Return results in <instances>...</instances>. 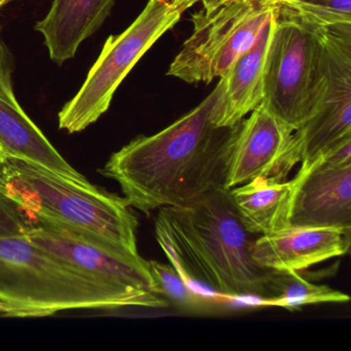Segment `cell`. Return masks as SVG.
I'll list each match as a JSON object with an SVG mask.
<instances>
[{"instance_id":"obj_1","label":"cell","mask_w":351,"mask_h":351,"mask_svg":"<svg viewBox=\"0 0 351 351\" xmlns=\"http://www.w3.org/2000/svg\"><path fill=\"white\" fill-rule=\"evenodd\" d=\"M217 93V86L173 124L151 136H137L110 156L101 173L120 184L131 207L149 215L162 207L189 206L226 188L240 122L213 124Z\"/></svg>"},{"instance_id":"obj_9","label":"cell","mask_w":351,"mask_h":351,"mask_svg":"<svg viewBox=\"0 0 351 351\" xmlns=\"http://www.w3.org/2000/svg\"><path fill=\"white\" fill-rule=\"evenodd\" d=\"M300 162L301 145L297 133L262 102L239 123L226 188L256 178L282 182Z\"/></svg>"},{"instance_id":"obj_2","label":"cell","mask_w":351,"mask_h":351,"mask_svg":"<svg viewBox=\"0 0 351 351\" xmlns=\"http://www.w3.org/2000/svg\"><path fill=\"white\" fill-rule=\"evenodd\" d=\"M156 237L166 256L189 282L228 298L270 297L272 270L252 256L258 237L240 221L229 189L217 188L194 204L162 207ZM199 287V285H198Z\"/></svg>"},{"instance_id":"obj_14","label":"cell","mask_w":351,"mask_h":351,"mask_svg":"<svg viewBox=\"0 0 351 351\" xmlns=\"http://www.w3.org/2000/svg\"><path fill=\"white\" fill-rule=\"evenodd\" d=\"M273 19L263 28L258 40L230 67L217 84L219 93L213 108L217 127H233L264 100L267 51L272 36Z\"/></svg>"},{"instance_id":"obj_17","label":"cell","mask_w":351,"mask_h":351,"mask_svg":"<svg viewBox=\"0 0 351 351\" xmlns=\"http://www.w3.org/2000/svg\"><path fill=\"white\" fill-rule=\"evenodd\" d=\"M149 271L158 291L170 305L194 314H213L221 312L226 306L223 298L210 295L200 287L189 282L172 264L149 261Z\"/></svg>"},{"instance_id":"obj_12","label":"cell","mask_w":351,"mask_h":351,"mask_svg":"<svg viewBox=\"0 0 351 351\" xmlns=\"http://www.w3.org/2000/svg\"><path fill=\"white\" fill-rule=\"evenodd\" d=\"M15 67L13 53L0 27V152L8 157L38 164L83 186H93L69 165L20 106L13 88Z\"/></svg>"},{"instance_id":"obj_23","label":"cell","mask_w":351,"mask_h":351,"mask_svg":"<svg viewBox=\"0 0 351 351\" xmlns=\"http://www.w3.org/2000/svg\"><path fill=\"white\" fill-rule=\"evenodd\" d=\"M10 0H0V9L3 7V5H7L9 3Z\"/></svg>"},{"instance_id":"obj_11","label":"cell","mask_w":351,"mask_h":351,"mask_svg":"<svg viewBox=\"0 0 351 351\" xmlns=\"http://www.w3.org/2000/svg\"><path fill=\"white\" fill-rule=\"evenodd\" d=\"M26 237L49 254L84 272L117 285L160 295L149 271V261L143 256H127L95 238L45 226H32Z\"/></svg>"},{"instance_id":"obj_5","label":"cell","mask_w":351,"mask_h":351,"mask_svg":"<svg viewBox=\"0 0 351 351\" xmlns=\"http://www.w3.org/2000/svg\"><path fill=\"white\" fill-rule=\"evenodd\" d=\"M328 82L322 22L281 3L267 51L263 104L297 131L315 114Z\"/></svg>"},{"instance_id":"obj_3","label":"cell","mask_w":351,"mask_h":351,"mask_svg":"<svg viewBox=\"0 0 351 351\" xmlns=\"http://www.w3.org/2000/svg\"><path fill=\"white\" fill-rule=\"evenodd\" d=\"M165 298L84 272L49 254L26 235L0 236V314L45 317L75 309H161Z\"/></svg>"},{"instance_id":"obj_7","label":"cell","mask_w":351,"mask_h":351,"mask_svg":"<svg viewBox=\"0 0 351 351\" xmlns=\"http://www.w3.org/2000/svg\"><path fill=\"white\" fill-rule=\"evenodd\" d=\"M280 0H226L193 15L192 36L170 65L168 75L189 84L223 77L254 46L274 17Z\"/></svg>"},{"instance_id":"obj_13","label":"cell","mask_w":351,"mask_h":351,"mask_svg":"<svg viewBox=\"0 0 351 351\" xmlns=\"http://www.w3.org/2000/svg\"><path fill=\"white\" fill-rule=\"evenodd\" d=\"M350 236L349 229L289 227L270 235L258 236L252 256L269 270L300 272L347 254Z\"/></svg>"},{"instance_id":"obj_15","label":"cell","mask_w":351,"mask_h":351,"mask_svg":"<svg viewBox=\"0 0 351 351\" xmlns=\"http://www.w3.org/2000/svg\"><path fill=\"white\" fill-rule=\"evenodd\" d=\"M114 3L116 0H53L46 17L34 26L51 60L62 65L73 59L82 43L104 25Z\"/></svg>"},{"instance_id":"obj_19","label":"cell","mask_w":351,"mask_h":351,"mask_svg":"<svg viewBox=\"0 0 351 351\" xmlns=\"http://www.w3.org/2000/svg\"><path fill=\"white\" fill-rule=\"evenodd\" d=\"M283 3L322 23H351V0H285Z\"/></svg>"},{"instance_id":"obj_21","label":"cell","mask_w":351,"mask_h":351,"mask_svg":"<svg viewBox=\"0 0 351 351\" xmlns=\"http://www.w3.org/2000/svg\"><path fill=\"white\" fill-rule=\"evenodd\" d=\"M8 174L5 156L0 152V192L7 194Z\"/></svg>"},{"instance_id":"obj_24","label":"cell","mask_w":351,"mask_h":351,"mask_svg":"<svg viewBox=\"0 0 351 351\" xmlns=\"http://www.w3.org/2000/svg\"><path fill=\"white\" fill-rule=\"evenodd\" d=\"M280 1H282V3H283V1H285V0H280Z\"/></svg>"},{"instance_id":"obj_22","label":"cell","mask_w":351,"mask_h":351,"mask_svg":"<svg viewBox=\"0 0 351 351\" xmlns=\"http://www.w3.org/2000/svg\"><path fill=\"white\" fill-rule=\"evenodd\" d=\"M202 1L204 9L209 11V10L215 9V8L219 7L221 3H225L226 0H200Z\"/></svg>"},{"instance_id":"obj_8","label":"cell","mask_w":351,"mask_h":351,"mask_svg":"<svg viewBox=\"0 0 351 351\" xmlns=\"http://www.w3.org/2000/svg\"><path fill=\"white\" fill-rule=\"evenodd\" d=\"M322 29L328 82L315 114L295 131L301 168L351 141V23H322Z\"/></svg>"},{"instance_id":"obj_18","label":"cell","mask_w":351,"mask_h":351,"mask_svg":"<svg viewBox=\"0 0 351 351\" xmlns=\"http://www.w3.org/2000/svg\"><path fill=\"white\" fill-rule=\"evenodd\" d=\"M270 297L263 305L278 306L289 310L322 303H347L348 295L328 285H317L295 271H275L269 281Z\"/></svg>"},{"instance_id":"obj_10","label":"cell","mask_w":351,"mask_h":351,"mask_svg":"<svg viewBox=\"0 0 351 351\" xmlns=\"http://www.w3.org/2000/svg\"><path fill=\"white\" fill-rule=\"evenodd\" d=\"M291 227L351 230V141L295 176Z\"/></svg>"},{"instance_id":"obj_6","label":"cell","mask_w":351,"mask_h":351,"mask_svg":"<svg viewBox=\"0 0 351 351\" xmlns=\"http://www.w3.org/2000/svg\"><path fill=\"white\" fill-rule=\"evenodd\" d=\"M198 1L149 0L125 32L106 40L81 89L59 112V128L71 134L82 132L106 114L119 86L141 57Z\"/></svg>"},{"instance_id":"obj_20","label":"cell","mask_w":351,"mask_h":351,"mask_svg":"<svg viewBox=\"0 0 351 351\" xmlns=\"http://www.w3.org/2000/svg\"><path fill=\"white\" fill-rule=\"evenodd\" d=\"M29 213L0 192V236L26 235L32 227Z\"/></svg>"},{"instance_id":"obj_16","label":"cell","mask_w":351,"mask_h":351,"mask_svg":"<svg viewBox=\"0 0 351 351\" xmlns=\"http://www.w3.org/2000/svg\"><path fill=\"white\" fill-rule=\"evenodd\" d=\"M295 189V178L282 182L256 178L229 189V194L245 229L263 236L291 227L289 213Z\"/></svg>"},{"instance_id":"obj_25","label":"cell","mask_w":351,"mask_h":351,"mask_svg":"<svg viewBox=\"0 0 351 351\" xmlns=\"http://www.w3.org/2000/svg\"><path fill=\"white\" fill-rule=\"evenodd\" d=\"M0 317H1V314H0Z\"/></svg>"},{"instance_id":"obj_4","label":"cell","mask_w":351,"mask_h":351,"mask_svg":"<svg viewBox=\"0 0 351 351\" xmlns=\"http://www.w3.org/2000/svg\"><path fill=\"white\" fill-rule=\"evenodd\" d=\"M5 161L8 196L40 226L95 238L127 256H139L138 221L126 199L25 160L5 156Z\"/></svg>"}]
</instances>
